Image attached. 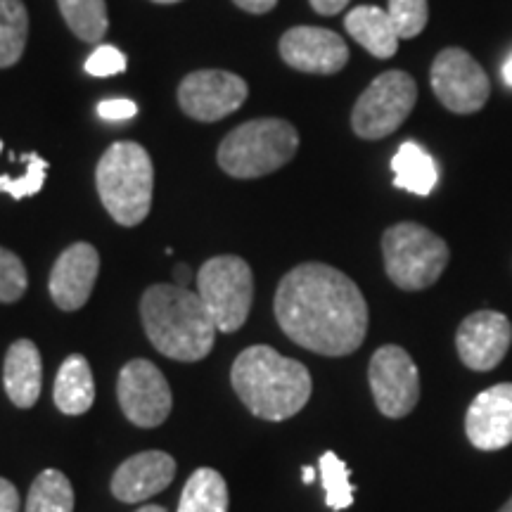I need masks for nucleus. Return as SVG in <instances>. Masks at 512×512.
<instances>
[{"instance_id": "0eeeda50", "label": "nucleus", "mask_w": 512, "mask_h": 512, "mask_svg": "<svg viewBox=\"0 0 512 512\" xmlns=\"http://www.w3.org/2000/svg\"><path fill=\"white\" fill-rule=\"evenodd\" d=\"M197 294L221 332L247 323L254 302L252 268L240 256H214L197 273Z\"/></svg>"}, {"instance_id": "4be33fe9", "label": "nucleus", "mask_w": 512, "mask_h": 512, "mask_svg": "<svg viewBox=\"0 0 512 512\" xmlns=\"http://www.w3.org/2000/svg\"><path fill=\"white\" fill-rule=\"evenodd\" d=\"M3 145V140H0ZM48 162L36 152L27 155H8V164L0 166V192L10 195L12 200H24L41 192L46 183Z\"/></svg>"}, {"instance_id": "c756f323", "label": "nucleus", "mask_w": 512, "mask_h": 512, "mask_svg": "<svg viewBox=\"0 0 512 512\" xmlns=\"http://www.w3.org/2000/svg\"><path fill=\"white\" fill-rule=\"evenodd\" d=\"M124 69H126V57L119 48L114 46H98L86 62V72L93 76H114L124 72Z\"/></svg>"}, {"instance_id": "ea45409f", "label": "nucleus", "mask_w": 512, "mask_h": 512, "mask_svg": "<svg viewBox=\"0 0 512 512\" xmlns=\"http://www.w3.org/2000/svg\"><path fill=\"white\" fill-rule=\"evenodd\" d=\"M155 3H164V5H169V3H178V0H155Z\"/></svg>"}, {"instance_id": "72a5a7b5", "label": "nucleus", "mask_w": 512, "mask_h": 512, "mask_svg": "<svg viewBox=\"0 0 512 512\" xmlns=\"http://www.w3.org/2000/svg\"><path fill=\"white\" fill-rule=\"evenodd\" d=\"M349 5V0H311V8L318 15H337Z\"/></svg>"}, {"instance_id": "2f4dec72", "label": "nucleus", "mask_w": 512, "mask_h": 512, "mask_svg": "<svg viewBox=\"0 0 512 512\" xmlns=\"http://www.w3.org/2000/svg\"><path fill=\"white\" fill-rule=\"evenodd\" d=\"M0 512H19V494L15 484L0 477Z\"/></svg>"}, {"instance_id": "c9c22d12", "label": "nucleus", "mask_w": 512, "mask_h": 512, "mask_svg": "<svg viewBox=\"0 0 512 512\" xmlns=\"http://www.w3.org/2000/svg\"><path fill=\"white\" fill-rule=\"evenodd\" d=\"M501 76H503L505 86L512 88V50L508 53V57H505V62H503V67H501Z\"/></svg>"}, {"instance_id": "473e14b6", "label": "nucleus", "mask_w": 512, "mask_h": 512, "mask_svg": "<svg viewBox=\"0 0 512 512\" xmlns=\"http://www.w3.org/2000/svg\"><path fill=\"white\" fill-rule=\"evenodd\" d=\"M233 3L245 12H252V15H264V12L275 8L278 0H233Z\"/></svg>"}, {"instance_id": "b1692460", "label": "nucleus", "mask_w": 512, "mask_h": 512, "mask_svg": "<svg viewBox=\"0 0 512 512\" xmlns=\"http://www.w3.org/2000/svg\"><path fill=\"white\" fill-rule=\"evenodd\" d=\"M29 15L22 0H0V69L12 67L24 55Z\"/></svg>"}, {"instance_id": "20e7f679", "label": "nucleus", "mask_w": 512, "mask_h": 512, "mask_svg": "<svg viewBox=\"0 0 512 512\" xmlns=\"http://www.w3.org/2000/svg\"><path fill=\"white\" fill-rule=\"evenodd\" d=\"M100 200L119 226L143 223L152 207L155 169L147 150L138 143H114L95 169Z\"/></svg>"}, {"instance_id": "f257e3e1", "label": "nucleus", "mask_w": 512, "mask_h": 512, "mask_svg": "<svg viewBox=\"0 0 512 512\" xmlns=\"http://www.w3.org/2000/svg\"><path fill=\"white\" fill-rule=\"evenodd\" d=\"M275 318L292 342L320 356H349L368 332V304L349 275L302 264L280 280Z\"/></svg>"}, {"instance_id": "e433bc0d", "label": "nucleus", "mask_w": 512, "mask_h": 512, "mask_svg": "<svg viewBox=\"0 0 512 512\" xmlns=\"http://www.w3.org/2000/svg\"><path fill=\"white\" fill-rule=\"evenodd\" d=\"M302 479H304V484H313V479H316V470H313L311 465H306L302 470Z\"/></svg>"}, {"instance_id": "6e6552de", "label": "nucleus", "mask_w": 512, "mask_h": 512, "mask_svg": "<svg viewBox=\"0 0 512 512\" xmlns=\"http://www.w3.org/2000/svg\"><path fill=\"white\" fill-rule=\"evenodd\" d=\"M415 100H418V86L411 74L399 72V69L380 74L361 93L351 112L354 133L363 140L387 138L408 119Z\"/></svg>"}, {"instance_id": "c85d7f7f", "label": "nucleus", "mask_w": 512, "mask_h": 512, "mask_svg": "<svg viewBox=\"0 0 512 512\" xmlns=\"http://www.w3.org/2000/svg\"><path fill=\"white\" fill-rule=\"evenodd\" d=\"M27 292V268L10 249L0 247V304H12Z\"/></svg>"}, {"instance_id": "f704fd0d", "label": "nucleus", "mask_w": 512, "mask_h": 512, "mask_svg": "<svg viewBox=\"0 0 512 512\" xmlns=\"http://www.w3.org/2000/svg\"><path fill=\"white\" fill-rule=\"evenodd\" d=\"M192 280V273H190V266L188 264H178L174 268V283L181 285V287H188Z\"/></svg>"}, {"instance_id": "cd10ccee", "label": "nucleus", "mask_w": 512, "mask_h": 512, "mask_svg": "<svg viewBox=\"0 0 512 512\" xmlns=\"http://www.w3.org/2000/svg\"><path fill=\"white\" fill-rule=\"evenodd\" d=\"M389 17L401 38H415L427 27V0H389Z\"/></svg>"}, {"instance_id": "58836bf2", "label": "nucleus", "mask_w": 512, "mask_h": 512, "mask_svg": "<svg viewBox=\"0 0 512 512\" xmlns=\"http://www.w3.org/2000/svg\"><path fill=\"white\" fill-rule=\"evenodd\" d=\"M498 512H512V496H510V501H508V503H505V505H503V508H501V510H498Z\"/></svg>"}, {"instance_id": "f03ea898", "label": "nucleus", "mask_w": 512, "mask_h": 512, "mask_svg": "<svg viewBox=\"0 0 512 512\" xmlns=\"http://www.w3.org/2000/svg\"><path fill=\"white\" fill-rule=\"evenodd\" d=\"M235 394L256 418L283 422L309 403L313 382L304 363L256 344L235 358L230 370Z\"/></svg>"}, {"instance_id": "f8f14e48", "label": "nucleus", "mask_w": 512, "mask_h": 512, "mask_svg": "<svg viewBox=\"0 0 512 512\" xmlns=\"http://www.w3.org/2000/svg\"><path fill=\"white\" fill-rule=\"evenodd\" d=\"M247 100V83L223 69H202L185 76L178 86L183 112L197 121H219Z\"/></svg>"}, {"instance_id": "dca6fc26", "label": "nucleus", "mask_w": 512, "mask_h": 512, "mask_svg": "<svg viewBox=\"0 0 512 512\" xmlns=\"http://www.w3.org/2000/svg\"><path fill=\"white\" fill-rule=\"evenodd\" d=\"M100 273V254L88 242H76L57 256L50 273V297L62 311H79L91 299Z\"/></svg>"}, {"instance_id": "7c9ffc66", "label": "nucleus", "mask_w": 512, "mask_h": 512, "mask_svg": "<svg viewBox=\"0 0 512 512\" xmlns=\"http://www.w3.org/2000/svg\"><path fill=\"white\" fill-rule=\"evenodd\" d=\"M138 107L133 100H126V98H114V100H105L98 105V114L102 119L107 121H126V119H133L136 117Z\"/></svg>"}, {"instance_id": "f3484780", "label": "nucleus", "mask_w": 512, "mask_h": 512, "mask_svg": "<svg viewBox=\"0 0 512 512\" xmlns=\"http://www.w3.org/2000/svg\"><path fill=\"white\" fill-rule=\"evenodd\" d=\"M176 460L164 451H143L124 460L112 477V494L121 503H143L174 482Z\"/></svg>"}, {"instance_id": "2eb2a0df", "label": "nucleus", "mask_w": 512, "mask_h": 512, "mask_svg": "<svg viewBox=\"0 0 512 512\" xmlns=\"http://www.w3.org/2000/svg\"><path fill=\"white\" fill-rule=\"evenodd\" d=\"M465 434L479 451H501L512 444V382L477 394L467 408Z\"/></svg>"}, {"instance_id": "393cba45", "label": "nucleus", "mask_w": 512, "mask_h": 512, "mask_svg": "<svg viewBox=\"0 0 512 512\" xmlns=\"http://www.w3.org/2000/svg\"><path fill=\"white\" fill-rule=\"evenodd\" d=\"M67 27L81 41L100 43V38L110 29L105 0H57Z\"/></svg>"}, {"instance_id": "aec40b11", "label": "nucleus", "mask_w": 512, "mask_h": 512, "mask_svg": "<svg viewBox=\"0 0 512 512\" xmlns=\"http://www.w3.org/2000/svg\"><path fill=\"white\" fill-rule=\"evenodd\" d=\"M55 406L64 415H83L93 408L95 380L93 370L81 354L64 358L55 377Z\"/></svg>"}, {"instance_id": "423d86ee", "label": "nucleus", "mask_w": 512, "mask_h": 512, "mask_svg": "<svg viewBox=\"0 0 512 512\" xmlns=\"http://www.w3.org/2000/svg\"><path fill=\"white\" fill-rule=\"evenodd\" d=\"M384 268L396 287L418 292L432 287L446 271L448 245L420 223H396L382 235Z\"/></svg>"}, {"instance_id": "6ab92c4d", "label": "nucleus", "mask_w": 512, "mask_h": 512, "mask_svg": "<svg viewBox=\"0 0 512 512\" xmlns=\"http://www.w3.org/2000/svg\"><path fill=\"white\" fill-rule=\"evenodd\" d=\"M344 27L358 46H363L380 60H387L399 50V31H396L389 12L377 5H358L344 17Z\"/></svg>"}, {"instance_id": "39448f33", "label": "nucleus", "mask_w": 512, "mask_h": 512, "mask_svg": "<svg viewBox=\"0 0 512 512\" xmlns=\"http://www.w3.org/2000/svg\"><path fill=\"white\" fill-rule=\"evenodd\" d=\"M299 150V133L285 119H254L230 131L219 147L221 169L233 178H259L278 171Z\"/></svg>"}, {"instance_id": "1a4fd4ad", "label": "nucleus", "mask_w": 512, "mask_h": 512, "mask_svg": "<svg viewBox=\"0 0 512 512\" xmlns=\"http://www.w3.org/2000/svg\"><path fill=\"white\" fill-rule=\"evenodd\" d=\"M432 88L441 105L453 114H475L489 100L491 83L475 57L463 48H446L434 57Z\"/></svg>"}, {"instance_id": "7ed1b4c3", "label": "nucleus", "mask_w": 512, "mask_h": 512, "mask_svg": "<svg viewBox=\"0 0 512 512\" xmlns=\"http://www.w3.org/2000/svg\"><path fill=\"white\" fill-rule=\"evenodd\" d=\"M140 318L152 347L183 363L202 361L216 342L214 318L200 294L181 285H152L140 299Z\"/></svg>"}, {"instance_id": "a211bd4d", "label": "nucleus", "mask_w": 512, "mask_h": 512, "mask_svg": "<svg viewBox=\"0 0 512 512\" xmlns=\"http://www.w3.org/2000/svg\"><path fill=\"white\" fill-rule=\"evenodd\" d=\"M3 384L17 408H34L43 387L41 351L31 339H17L5 354Z\"/></svg>"}, {"instance_id": "4468645a", "label": "nucleus", "mask_w": 512, "mask_h": 512, "mask_svg": "<svg viewBox=\"0 0 512 512\" xmlns=\"http://www.w3.org/2000/svg\"><path fill=\"white\" fill-rule=\"evenodd\" d=\"M280 55L292 69L306 74H337L349 62L342 36L320 27H294L280 38Z\"/></svg>"}, {"instance_id": "bb28decb", "label": "nucleus", "mask_w": 512, "mask_h": 512, "mask_svg": "<svg viewBox=\"0 0 512 512\" xmlns=\"http://www.w3.org/2000/svg\"><path fill=\"white\" fill-rule=\"evenodd\" d=\"M318 470L325 491V505L330 510H347L354 503V484H351L347 463L337 453L328 451L320 456Z\"/></svg>"}, {"instance_id": "9b49d317", "label": "nucleus", "mask_w": 512, "mask_h": 512, "mask_svg": "<svg viewBox=\"0 0 512 512\" xmlns=\"http://www.w3.org/2000/svg\"><path fill=\"white\" fill-rule=\"evenodd\" d=\"M117 399L121 411L133 425L150 430L169 418L174 396L162 370L152 361L136 358L121 368L117 380Z\"/></svg>"}, {"instance_id": "4c0bfd02", "label": "nucleus", "mask_w": 512, "mask_h": 512, "mask_svg": "<svg viewBox=\"0 0 512 512\" xmlns=\"http://www.w3.org/2000/svg\"><path fill=\"white\" fill-rule=\"evenodd\" d=\"M138 512H169V510L162 508V505H145V508H140Z\"/></svg>"}, {"instance_id": "9d476101", "label": "nucleus", "mask_w": 512, "mask_h": 512, "mask_svg": "<svg viewBox=\"0 0 512 512\" xmlns=\"http://www.w3.org/2000/svg\"><path fill=\"white\" fill-rule=\"evenodd\" d=\"M368 382L373 399L387 418H406L418 406L420 373L406 349L387 344L370 358Z\"/></svg>"}, {"instance_id": "5701e85b", "label": "nucleus", "mask_w": 512, "mask_h": 512, "mask_svg": "<svg viewBox=\"0 0 512 512\" xmlns=\"http://www.w3.org/2000/svg\"><path fill=\"white\" fill-rule=\"evenodd\" d=\"M178 512H228V484L211 467L192 472L185 484Z\"/></svg>"}, {"instance_id": "ddd939ff", "label": "nucleus", "mask_w": 512, "mask_h": 512, "mask_svg": "<svg viewBox=\"0 0 512 512\" xmlns=\"http://www.w3.org/2000/svg\"><path fill=\"white\" fill-rule=\"evenodd\" d=\"M512 323L498 311H477L460 323L456 349L470 370H494L510 351Z\"/></svg>"}, {"instance_id": "a878e982", "label": "nucleus", "mask_w": 512, "mask_h": 512, "mask_svg": "<svg viewBox=\"0 0 512 512\" xmlns=\"http://www.w3.org/2000/svg\"><path fill=\"white\" fill-rule=\"evenodd\" d=\"M27 512H74V486L60 470H43L34 479Z\"/></svg>"}, {"instance_id": "412c9836", "label": "nucleus", "mask_w": 512, "mask_h": 512, "mask_svg": "<svg viewBox=\"0 0 512 512\" xmlns=\"http://www.w3.org/2000/svg\"><path fill=\"white\" fill-rule=\"evenodd\" d=\"M394 185L413 195L427 197L439 181L437 162L418 143H403L392 159Z\"/></svg>"}]
</instances>
